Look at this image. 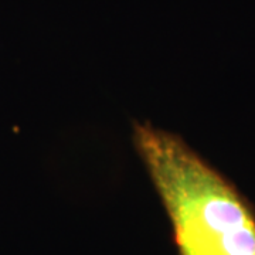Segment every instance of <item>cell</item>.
Instances as JSON below:
<instances>
[{"instance_id":"cell-1","label":"cell","mask_w":255,"mask_h":255,"mask_svg":"<svg viewBox=\"0 0 255 255\" xmlns=\"http://www.w3.org/2000/svg\"><path fill=\"white\" fill-rule=\"evenodd\" d=\"M133 143L173 228L179 255H255V210L182 137L135 124Z\"/></svg>"}]
</instances>
